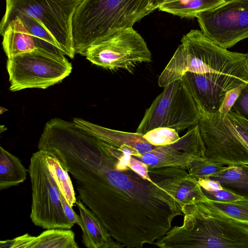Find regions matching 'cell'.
<instances>
[{
  "mask_svg": "<svg viewBox=\"0 0 248 248\" xmlns=\"http://www.w3.org/2000/svg\"><path fill=\"white\" fill-rule=\"evenodd\" d=\"M48 168L55 179L59 189L68 203L73 207L77 201L72 181L68 171L61 161L53 153L45 151Z\"/></svg>",
  "mask_w": 248,
  "mask_h": 248,
  "instance_id": "603a6c76",
  "label": "cell"
},
{
  "mask_svg": "<svg viewBox=\"0 0 248 248\" xmlns=\"http://www.w3.org/2000/svg\"><path fill=\"white\" fill-rule=\"evenodd\" d=\"M92 63L109 70L132 73L138 64L149 62L152 54L147 44L133 28L119 30L91 46L85 56Z\"/></svg>",
  "mask_w": 248,
  "mask_h": 248,
  "instance_id": "30bf717a",
  "label": "cell"
},
{
  "mask_svg": "<svg viewBox=\"0 0 248 248\" xmlns=\"http://www.w3.org/2000/svg\"><path fill=\"white\" fill-rule=\"evenodd\" d=\"M230 0H170L161 4V11L181 18L192 19L201 13L217 7Z\"/></svg>",
  "mask_w": 248,
  "mask_h": 248,
  "instance_id": "ffe728a7",
  "label": "cell"
},
{
  "mask_svg": "<svg viewBox=\"0 0 248 248\" xmlns=\"http://www.w3.org/2000/svg\"><path fill=\"white\" fill-rule=\"evenodd\" d=\"M198 124L204 157L224 165H248V120L231 110L226 115L200 112Z\"/></svg>",
  "mask_w": 248,
  "mask_h": 248,
  "instance_id": "5b68a950",
  "label": "cell"
},
{
  "mask_svg": "<svg viewBox=\"0 0 248 248\" xmlns=\"http://www.w3.org/2000/svg\"><path fill=\"white\" fill-rule=\"evenodd\" d=\"M82 231V242L88 248H121L124 247L108 233L96 215L78 199L76 201Z\"/></svg>",
  "mask_w": 248,
  "mask_h": 248,
  "instance_id": "2e32d148",
  "label": "cell"
},
{
  "mask_svg": "<svg viewBox=\"0 0 248 248\" xmlns=\"http://www.w3.org/2000/svg\"><path fill=\"white\" fill-rule=\"evenodd\" d=\"M231 110L248 121V83L242 89Z\"/></svg>",
  "mask_w": 248,
  "mask_h": 248,
  "instance_id": "f1b7e54d",
  "label": "cell"
},
{
  "mask_svg": "<svg viewBox=\"0 0 248 248\" xmlns=\"http://www.w3.org/2000/svg\"><path fill=\"white\" fill-rule=\"evenodd\" d=\"M145 163L148 169L167 167L188 169L191 162L199 157L174 148L170 144L156 147L151 151L135 157Z\"/></svg>",
  "mask_w": 248,
  "mask_h": 248,
  "instance_id": "e0dca14e",
  "label": "cell"
},
{
  "mask_svg": "<svg viewBox=\"0 0 248 248\" xmlns=\"http://www.w3.org/2000/svg\"><path fill=\"white\" fill-rule=\"evenodd\" d=\"M170 145L176 149L190 153L199 157H203L205 155V148L198 124Z\"/></svg>",
  "mask_w": 248,
  "mask_h": 248,
  "instance_id": "d4e9b609",
  "label": "cell"
},
{
  "mask_svg": "<svg viewBox=\"0 0 248 248\" xmlns=\"http://www.w3.org/2000/svg\"><path fill=\"white\" fill-rule=\"evenodd\" d=\"M196 18L203 33L222 48L248 38V0H230Z\"/></svg>",
  "mask_w": 248,
  "mask_h": 248,
  "instance_id": "8fae6325",
  "label": "cell"
},
{
  "mask_svg": "<svg viewBox=\"0 0 248 248\" xmlns=\"http://www.w3.org/2000/svg\"><path fill=\"white\" fill-rule=\"evenodd\" d=\"M64 55L38 47L8 58L6 68L10 83L9 90L44 89L61 82L72 69L71 62Z\"/></svg>",
  "mask_w": 248,
  "mask_h": 248,
  "instance_id": "52a82bcc",
  "label": "cell"
},
{
  "mask_svg": "<svg viewBox=\"0 0 248 248\" xmlns=\"http://www.w3.org/2000/svg\"><path fill=\"white\" fill-rule=\"evenodd\" d=\"M170 0H153V4L155 10L162 3Z\"/></svg>",
  "mask_w": 248,
  "mask_h": 248,
  "instance_id": "836d02e7",
  "label": "cell"
},
{
  "mask_svg": "<svg viewBox=\"0 0 248 248\" xmlns=\"http://www.w3.org/2000/svg\"><path fill=\"white\" fill-rule=\"evenodd\" d=\"M17 18L21 20L28 29L37 47L44 48L59 54H64L55 39L40 21L28 16H21Z\"/></svg>",
  "mask_w": 248,
  "mask_h": 248,
  "instance_id": "cb8c5ba5",
  "label": "cell"
},
{
  "mask_svg": "<svg viewBox=\"0 0 248 248\" xmlns=\"http://www.w3.org/2000/svg\"><path fill=\"white\" fill-rule=\"evenodd\" d=\"M200 112L219 111L226 93L248 82V79L234 75L186 73L182 77Z\"/></svg>",
  "mask_w": 248,
  "mask_h": 248,
  "instance_id": "7c38bea8",
  "label": "cell"
},
{
  "mask_svg": "<svg viewBox=\"0 0 248 248\" xmlns=\"http://www.w3.org/2000/svg\"><path fill=\"white\" fill-rule=\"evenodd\" d=\"M27 170L20 160L0 147V190L16 186L25 181Z\"/></svg>",
  "mask_w": 248,
  "mask_h": 248,
  "instance_id": "44dd1931",
  "label": "cell"
},
{
  "mask_svg": "<svg viewBox=\"0 0 248 248\" xmlns=\"http://www.w3.org/2000/svg\"><path fill=\"white\" fill-rule=\"evenodd\" d=\"M207 178L218 183L222 188L248 199V165H229Z\"/></svg>",
  "mask_w": 248,
  "mask_h": 248,
  "instance_id": "d6986e66",
  "label": "cell"
},
{
  "mask_svg": "<svg viewBox=\"0 0 248 248\" xmlns=\"http://www.w3.org/2000/svg\"><path fill=\"white\" fill-rule=\"evenodd\" d=\"M51 152L76 180L78 199L124 248L153 244L184 215L178 199L128 166L130 155L82 129L65 131Z\"/></svg>",
  "mask_w": 248,
  "mask_h": 248,
  "instance_id": "6da1fadb",
  "label": "cell"
},
{
  "mask_svg": "<svg viewBox=\"0 0 248 248\" xmlns=\"http://www.w3.org/2000/svg\"><path fill=\"white\" fill-rule=\"evenodd\" d=\"M148 173L154 182L174 196L183 206L209 201L203 193L198 180L184 168L148 169Z\"/></svg>",
  "mask_w": 248,
  "mask_h": 248,
  "instance_id": "4fadbf2b",
  "label": "cell"
},
{
  "mask_svg": "<svg viewBox=\"0 0 248 248\" xmlns=\"http://www.w3.org/2000/svg\"><path fill=\"white\" fill-rule=\"evenodd\" d=\"M0 248H78L70 229H49L38 236L28 233L12 240H1Z\"/></svg>",
  "mask_w": 248,
  "mask_h": 248,
  "instance_id": "9a60e30c",
  "label": "cell"
},
{
  "mask_svg": "<svg viewBox=\"0 0 248 248\" xmlns=\"http://www.w3.org/2000/svg\"><path fill=\"white\" fill-rule=\"evenodd\" d=\"M198 181L201 187L207 190H217L222 188L218 183L209 178L201 179Z\"/></svg>",
  "mask_w": 248,
  "mask_h": 248,
  "instance_id": "d6a6232c",
  "label": "cell"
},
{
  "mask_svg": "<svg viewBox=\"0 0 248 248\" xmlns=\"http://www.w3.org/2000/svg\"><path fill=\"white\" fill-rule=\"evenodd\" d=\"M3 49L8 58L32 51L38 47L19 18L12 20L2 35Z\"/></svg>",
  "mask_w": 248,
  "mask_h": 248,
  "instance_id": "ac0fdd59",
  "label": "cell"
},
{
  "mask_svg": "<svg viewBox=\"0 0 248 248\" xmlns=\"http://www.w3.org/2000/svg\"><path fill=\"white\" fill-rule=\"evenodd\" d=\"M246 83H247L242 84L238 87L228 91L226 93L223 103L218 111L220 113L226 115L229 113L238 97L242 89Z\"/></svg>",
  "mask_w": 248,
  "mask_h": 248,
  "instance_id": "f546056e",
  "label": "cell"
},
{
  "mask_svg": "<svg viewBox=\"0 0 248 248\" xmlns=\"http://www.w3.org/2000/svg\"><path fill=\"white\" fill-rule=\"evenodd\" d=\"M128 165L130 168L138 173L144 178L152 180L148 173V168L147 165L142 161L138 159V158L133 156H131L130 158Z\"/></svg>",
  "mask_w": 248,
  "mask_h": 248,
  "instance_id": "1f68e13d",
  "label": "cell"
},
{
  "mask_svg": "<svg viewBox=\"0 0 248 248\" xmlns=\"http://www.w3.org/2000/svg\"><path fill=\"white\" fill-rule=\"evenodd\" d=\"M83 0H6L5 13L0 22L2 35L8 24L21 16L40 21L52 35L65 55L73 59L75 52L72 19Z\"/></svg>",
  "mask_w": 248,
  "mask_h": 248,
  "instance_id": "8992f818",
  "label": "cell"
},
{
  "mask_svg": "<svg viewBox=\"0 0 248 248\" xmlns=\"http://www.w3.org/2000/svg\"><path fill=\"white\" fill-rule=\"evenodd\" d=\"M200 112L182 79L165 86L146 110L136 132L142 135L158 127L177 132L197 124Z\"/></svg>",
  "mask_w": 248,
  "mask_h": 248,
  "instance_id": "ba28073f",
  "label": "cell"
},
{
  "mask_svg": "<svg viewBox=\"0 0 248 248\" xmlns=\"http://www.w3.org/2000/svg\"><path fill=\"white\" fill-rule=\"evenodd\" d=\"M74 124L99 140L114 147L124 154L137 157L156 147L149 143L143 135L113 130L92 123L81 118H75Z\"/></svg>",
  "mask_w": 248,
  "mask_h": 248,
  "instance_id": "5bb4252c",
  "label": "cell"
},
{
  "mask_svg": "<svg viewBox=\"0 0 248 248\" xmlns=\"http://www.w3.org/2000/svg\"><path fill=\"white\" fill-rule=\"evenodd\" d=\"M202 190L206 198L212 201L226 202L243 199V198L223 188L217 190L210 191L202 188Z\"/></svg>",
  "mask_w": 248,
  "mask_h": 248,
  "instance_id": "83f0119b",
  "label": "cell"
},
{
  "mask_svg": "<svg viewBox=\"0 0 248 248\" xmlns=\"http://www.w3.org/2000/svg\"><path fill=\"white\" fill-rule=\"evenodd\" d=\"M155 10L153 0H83L72 19L75 53L88 49L116 31L133 25Z\"/></svg>",
  "mask_w": 248,
  "mask_h": 248,
  "instance_id": "7a4b0ae2",
  "label": "cell"
},
{
  "mask_svg": "<svg viewBox=\"0 0 248 248\" xmlns=\"http://www.w3.org/2000/svg\"><path fill=\"white\" fill-rule=\"evenodd\" d=\"M61 203L64 214L70 223L76 224L81 226V220L79 216L72 209V207L68 203L63 194L60 190Z\"/></svg>",
  "mask_w": 248,
  "mask_h": 248,
  "instance_id": "4dcf8cb0",
  "label": "cell"
},
{
  "mask_svg": "<svg viewBox=\"0 0 248 248\" xmlns=\"http://www.w3.org/2000/svg\"><path fill=\"white\" fill-rule=\"evenodd\" d=\"M181 226L171 228L153 244L161 248H248V225L233 221L203 202L185 205Z\"/></svg>",
  "mask_w": 248,
  "mask_h": 248,
  "instance_id": "3957f363",
  "label": "cell"
},
{
  "mask_svg": "<svg viewBox=\"0 0 248 248\" xmlns=\"http://www.w3.org/2000/svg\"><path fill=\"white\" fill-rule=\"evenodd\" d=\"M203 204L215 213L238 223L248 225V199L230 202L208 201Z\"/></svg>",
  "mask_w": 248,
  "mask_h": 248,
  "instance_id": "7402d4cb",
  "label": "cell"
},
{
  "mask_svg": "<svg viewBox=\"0 0 248 248\" xmlns=\"http://www.w3.org/2000/svg\"><path fill=\"white\" fill-rule=\"evenodd\" d=\"M225 168L223 164L204 156L191 162L187 170L189 175L198 180L213 176Z\"/></svg>",
  "mask_w": 248,
  "mask_h": 248,
  "instance_id": "484cf974",
  "label": "cell"
},
{
  "mask_svg": "<svg viewBox=\"0 0 248 248\" xmlns=\"http://www.w3.org/2000/svg\"><path fill=\"white\" fill-rule=\"evenodd\" d=\"M181 42L168 63L175 79H181L187 72L225 74L248 79V53L230 51L197 29L184 35Z\"/></svg>",
  "mask_w": 248,
  "mask_h": 248,
  "instance_id": "277c9868",
  "label": "cell"
},
{
  "mask_svg": "<svg viewBox=\"0 0 248 248\" xmlns=\"http://www.w3.org/2000/svg\"><path fill=\"white\" fill-rule=\"evenodd\" d=\"M143 137L149 143L156 147L171 144L180 138L175 129L166 127L154 128L144 134Z\"/></svg>",
  "mask_w": 248,
  "mask_h": 248,
  "instance_id": "4316f807",
  "label": "cell"
},
{
  "mask_svg": "<svg viewBox=\"0 0 248 248\" xmlns=\"http://www.w3.org/2000/svg\"><path fill=\"white\" fill-rule=\"evenodd\" d=\"M28 171L32 190L31 221L46 229H71L74 225L64 214L60 189L48 168L44 150L32 155Z\"/></svg>",
  "mask_w": 248,
  "mask_h": 248,
  "instance_id": "9c48e42d",
  "label": "cell"
}]
</instances>
